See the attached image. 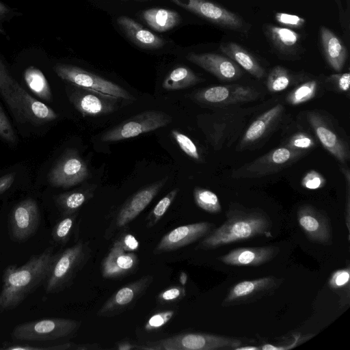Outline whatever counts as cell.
<instances>
[{"label": "cell", "mask_w": 350, "mask_h": 350, "mask_svg": "<svg viewBox=\"0 0 350 350\" xmlns=\"http://www.w3.org/2000/svg\"><path fill=\"white\" fill-rule=\"evenodd\" d=\"M272 227L270 217L262 209L232 203L226 212L224 222L204 237L196 249L213 250L258 237H272Z\"/></svg>", "instance_id": "1"}, {"label": "cell", "mask_w": 350, "mask_h": 350, "mask_svg": "<svg viewBox=\"0 0 350 350\" xmlns=\"http://www.w3.org/2000/svg\"><path fill=\"white\" fill-rule=\"evenodd\" d=\"M57 253L48 247L32 255L23 265L8 266L3 271L0 292V312L12 310L45 282Z\"/></svg>", "instance_id": "2"}, {"label": "cell", "mask_w": 350, "mask_h": 350, "mask_svg": "<svg viewBox=\"0 0 350 350\" xmlns=\"http://www.w3.org/2000/svg\"><path fill=\"white\" fill-rule=\"evenodd\" d=\"M0 92L18 121L41 124L55 120L57 114L22 88L0 59Z\"/></svg>", "instance_id": "3"}, {"label": "cell", "mask_w": 350, "mask_h": 350, "mask_svg": "<svg viewBox=\"0 0 350 350\" xmlns=\"http://www.w3.org/2000/svg\"><path fill=\"white\" fill-rule=\"evenodd\" d=\"M259 106L241 107L237 105L219 107L209 116L205 131L208 141L215 150L230 146L246 126L247 120Z\"/></svg>", "instance_id": "4"}, {"label": "cell", "mask_w": 350, "mask_h": 350, "mask_svg": "<svg viewBox=\"0 0 350 350\" xmlns=\"http://www.w3.org/2000/svg\"><path fill=\"white\" fill-rule=\"evenodd\" d=\"M254 339L229 337L203 332H186L138 346L140 350H234Z\"/></svg>", "instance_id": "5"}, {"label": "cell", "mask_w": 350, "mask_h": 350, "mask_svg": "<svg viewBox=\"0 0 350 350\" xmlns=\"http://www.w3.org/2000/svg\"><path fill=\"white\" fill-rule=\"evenodd\" d=\"M91 253L89 241L83 240L57 253L45 281L46 292L57 293L71 286L77 274L90 258Z\"/></svg>", "instance_id": "6"}, {"label": "cell", "mask_w": 350, "mask_h": 350, "mask_svg": "<svg viewBox=\"0 0 350 350\" xmlns=\"http://www.w3.org/2000/svg\"><path fill=\"white\" fill-rule=\"evenodd\" d=\"M81 325V321L47 318L16 325L12 331V336L24 341L54 340L72 336Z\"/></svg>", "instance_id": "7"}, {"label": "cell", "mask_w": 350, "mask_h": 350, "mask_svg": "<svg viewBox=\"0 0 350 350\" xmlns=\"http://www.w3.org/2000/svg\"><path fill=\"white\" fill-rule=\"evenodd\" d=\"M307 152L278 147L234 170V178H254L277 173L306 155Z\"/></svg>", "instance_id": "8"}, {"label": "cell", "mask_w": 350, "mask_h": 350, "mask_svg": "<svg viewBox=\"0 0 350 350\" xmlns=\"http://www.w3.org/2000/svg\"><path fill=\"white\" fill-rule=\"evenodd\" d=\"M172 117L164 111L147 110L130 117L103 133L102 142H118L137 137L170 124Z\"/></svg>", "instance_id": "9"}, {"label": "cell", "mask_w": 350, "mask_h": 350, "mask_svg": "<svg viewBox=\"0 0 350 350\" xmlns=\"http://www.w3.org/2000/svg\"><path fill=\"white\" fill-rule=\"evenodd\" d=\"M306 118L324 148L340 165H347L350 159L349 143L332 120L319 110L308 111Z\"/></svg>", "instance_id": "10"}, {"label": "cell", "mask_w": 350, "mask_h": 350, "mask_svg": "<svg viewBox=\"0 0 350 350\" xmlns=\"http://www.w3.org/2000/svg\"><path fill=\"white\" fill-rule=\"evenodd\" d=\"M54 70L62 79L70 84L116 96L126 101L136 100L134 96L119 85L81 68L57 64Z\"/></svg>", "instance_id": "11"}, {"label": "cell", "mask_w": 350, "mask_h": 350, "mask_svg": "<svg viewBox=\"0 0 350 350\" xmlns=\"http://www.w3.org/2000/svg\"><path fill=\"white\" fill-rule=\"evenodd\" d=\"M168 179V176L164 177L133 193L116 214L105 230V238L110 239L116 232L122 230L140 215L164 187Z\"/></svg>", "instance_id": "12"}, {"label": "cell", "mask_w": 350, "mask_h": 350, "mask_svg": "<svg viewBox=\"0 0 350 350\" xmlns=\"http://www.w3.org/2000/svg\"><path fill=\"white\" fill-rule=\"evenodd\" d=\"M260 95V92L254 88L232 84L199 89L191 94V98L199 103L219 108L253 102Z\"/></svg>", "instance_id": "13"}, {"label": "cell", "mask_w": 350, "mask_h": 350, "mask_svg": "<svg viewBox=\"0 0 350 350\" xmlns=\"http://www.w3.org/2000/svg\"><path fill=\"white\" fill-rule=\"evenodd\" d=\"M282 282V278L273 275L239 282L229 289L221 306L232 307L258 301L273 295Z\"/></svg>", "instance_id": "14"}, {"label": "cell", "mask_w": 350, "mask_h": 350, "mask_svg": "<svg viewBox=\"0 0 350 350\" xmlns=\"http://www.w3.org/2000/svg\"><path fill=\"white\" fill-rule=\"evenodd\" d=\"M66 93L70 102L83 117L111 113L120 108L122 100L72 84L66 88Z\"/></svg>", "instance_id": "15"}, {"label": "cell", "mask_w": 350, "mask_h": 350, "mask_svg": "<svg viewBox=\"0 0 350 350\" xmlns=\"http://www.w3.org/2000/svg\"><path fill=\"white\" fill-rule=\"evenodd\" d=\"M153 280V276L148 274L125 284L104 303L98 310L97 316L113 317L133 308L151 286Z\"/></svg>", "instance_id": "16"}, {"label": "cell", "mask_w": 350, "mask_h": 350, "mask_svg": "<svg viewBox=\"0 0 350 350\" xmlns=\"http://www.w3.org/2000/svg\"><path fill=\"white\" fill-rule=\"evenodd\" d=\"M90 176L85 161L77 150H68L49 174V182L56 187L68 188L83 183Z\"/></svg>", "instance_id": "17"}, {"label": "cell", "mask_w": 350, "mask_h": 350, "mask_svg": "<svg viewBox=\"0 0 350 350\" xmlns=\"http://www.w3.org/2000/svg\"><path fill=\"white\" fill-rule=\"evenodd\" d=\"M208 21L221 27L234 30H246L245 23L237 14L208 0H170Z\"/></svg>", "instance_id": "18"}, {"label": "cell", "mask_w": 350, "mask_h": 350, "mask_svg": "<svg viewBox=\"0 0 350 350\" xmlns=\"http://www.w3.org/2000/svg\"><path fill=\"white\" fill-rule=\"evenodd\" d=\"M297 216L299 226L310 241L324 245H332V227L325 213L305 204L298 208Z\"/></svg>", "instance_id": "19"}, {"label": "cell", "mask_w": 350, "mask_h": 350, "mask_svg": "<svg viewBox=\"0 0 350 350\" xmlns=\"http://www.w3.org/2000/svg\"><path fill=\"white\" fill-rule=\"evenodd\" d=\"M215 228L213 223L200 221L174 228L161 239L152 253L157 255L184 247L203 239Z\"/></svg>", "instance_id": "20"}, {"label": "cell", "mask_w": 350, "mask_h": 350, "mask_svg": "<svg viewBox=\"0 0 350 350\" xmlns=\"http://www.w3.org/2000/svg\"><path fill=\"white\" fill-rule=\"evenodd\" d=\"M284 110V107L278 103L260 114L247 126L237 144L236 150L243 151L262 142L278 124Z\"/></svg>", "instance_id": "21"}, {"label": "cell", "mask_w": 350, "mask_h": 350, "mask_svg": "<svg viewBox=\"0 0 350 350\" xmlns=\"http://www.w3.org/2000/svg\"><path fill=\"white\" fill-rule=\"evenodd\" d=\"M40 223L39 207L37 202L31 198L18 203L10 213L11 234L18 241H23L30 238L36 232Z\"/></svg>", "instance_id": "22"}, {"label": "cell", "mask_w": 350, "mask_h": 350, "mask_svg": "<svg viewBox=\"0 0 350 350\" xmlns=\"http://www.w3.org/2000/svg\"><path fill=\"white\" fill-rule=\"evenodd\" d=\"M186 58L221 81H236L243 75V71L237 64L230 58L219 54L189 53Z\"/></svg>", "instance_id": "23"}, {"label": "cell", "mask_w": 350, "mask_h": 350, "mask_svg": "<svg viewBox=\"0 0 350 350\" xmlns=\"http://www.w3.org/2000/svg\"><path fill=\"white\" fill-rule=\"evenodd\" d=\"M138 264L137 256L126 252L118 238L101 262V275L107 279L120 278L133 273Z\"/></svg>", "instance_id": "24"}, {"label": "cell", "mask_w": 350, "mask_h": 350, "mask_svg": "<svg viewBox=\"0 0 350 350\" xmlns=\"http://www.w3.org/2000/svg\"><path fill=\"white\" fill-rule=\"evenodd\" d=\"M280 252L276 245L239 247L218 259L225 265L237 267H258L274 259Z\"/></svg>", "instance_id": "25"}, {"label": "cell", "mask_w": 350, "mask_h": 350, "mask_svg": "<svg viewBox=\"0 0 350 350\" xmlns=\"http://www.w3.org/2000/svg\"><path fill=\"white\" fill-rule=\"evenodd\" d=\"M117 23L125 35L136 45L148 49H157L165 44L164 40L126 16H121Z\"/></svg>", "instance_id": "26"}, {"label": "cell", "mask_w": 350, "mask_h": 350, "mask_svg": "<svg viewBox=\"0 0 350 350\" xmlns=\"http://www.w3.org/2000/svg\"><path fill=\"white\" fill-rule=\"evenodd\" d=\"M320 36L327 64L335 71L340 72L347 58L346 46L333 31L324 26L320 28Z\"/></svg>", "instance_id": "27"}, {"label": "cell", "mask_w": 350, "mask_h": 350, "mask_svg": "<svg viewBox=\"0 0 350 350\" xmlns=\"http://www.w3.org/2000/svg\"><path fill=\"white\" fill-rule=\"evenodd\" d=\"M220 51L254 77L260 79L265 77V70L258 61L245 49L237 43H222Z\"/></svg>", "instance_id": "28"}, {"label": "cell", "mask_w": 350, "mask_h": 350, "mask_svg": "<svg viewBox=\"0 0 350 350\" xmlns=\"http://www.w3.org/2000/svg\"><path fill=\"white\" fill-rule=\"evenodd\" d=\"M96 187V184H86L77 189L58 195L55 203L62 215L78 213L93 198Z\"/></svg>", "instance_id": "29"}, {"label": "cell", "mask_w": 350, "mask_h": 350, "mask_svg": "<svg viewBox=\"0 0 350 350\" xmlns=\"http://www.w3.org/2000/svg\"><path fill=\"white\" fill-rule=\"evenodd\" d=\"M265 32L269 40L279 52L284 55L295 54L300 42L299 34L288 27L267 25Z\"/></svg>", "instance_id": "30"}, {"label": "cell", "mask_w": 350, "mask_h": 350, "mask_svg": "<svg viewBox=\"0 0 350 350\" xmlns=\"http://www.w3.org/2000/svg\"><path fill=\"white\" fill-rule=\"evenodd\" d=\"M141 16L151 29L158 32L169 31L181 21L180 16L176 11L161 8L143 10Z\"/></svg>", "instance_id": "31"}, {"label": "cell", "mask_w": 350, "mask_h": 350, "mask_svg": "<svg viewBox=\"0 0 350 350\" xmlns=\"http://www.w3.org/2000/svg\"><path fill=\"white\" fill-rule=\"evenodd\" d=\"M204 81L191 69L180 66L172 70L164 79L162 87L168 91H175L193 86Z\"/></svg>", "instance_id": "32"}, {"label": "cell", "mask_w": 350, "mask_h": 350, "mask_svg": "<svg viewBox=\"0 0 350 350\" xmlns=\"http://www.w3.org/2000/svg\"><path fill=\"white\" fill-rule=\"evenodd\" d=\"M25 81L29 88L42 99L50 101L52 94L44 74L38 68L30 66L24 72Z\"/></svg>", "instance_id": "33"}, {"label": "cell", "mask_w": 350, "mask_h": 350, "mask_svg": "<svg viewBox=\"0 0 350 350\" xmlns=\"http://www.w3.org/2000/svg\"><path fill=\"white\" fill-rule=\"evenodd\" d=\"M77 215L78 213L64 215L54 225L51 231V237L55 243L65 245L68 242L74 230Z\"/></svg>", "instance_id": "34"}, {"label": "cell", "mask_w": 350, "mask_h": 350, "mask_svg": "<svg viewBox=\"0 0 350 350\" xmlns=\"http://www.w3.org/2000/svg\"><path fill=\"white\" fill-rule=\"evenodd\" d=\"M318 83L315 80L305 81L292 90L286 100L292 105H298L312 100L317 94Z\"/></svg>", "instance_id": "35"}, {"label": "cell", "mask_w": 350, "mask_h": 350, "mask_svg": "<svg viewBox=\"0 0 350 350\" xmlns=\"http://www.w3.org/2000/svg\"><path fill=\"white\" fill-rule=\"evenodd\" d=\"M193 198L196 205L207 213L217 214L221 211L217 196L207 189L196 187L193 189Z\"/></svg>", "instance_id": "36"}, {"label": "cell", "mask_w": 350, "mask_h": 350, "mask_svg": "<svg viewBox=\"0 0 350 350\" xmlns=\"http://www.w3.org/2000/svg\"><path fill=\"white\" fill-rule=\"evenodd\" d=\"M292 76L284 67L276 66L269 72L266 85L271 92H279L287 89L292 82Z\"/></svg>", "instance_id": "37"}, {"label": "cell", "mask_w": 350, "mask_h": 350, "mask_svg": "<svg viewBox=\"0 0 350 350\" xmlns=\"http://www.w3.org/2000/svg\"><path fill=\"white\" fill-rule=\"evenodd\" d=\"M179 192L178 188H175L163 196L146 217V227L150 228L156 226L163 218Z\"/></svg>", "instance_id": "38"}, {"label": "cell", "mask_w": 350, "mask_h": 350, "mask_svg": "<svg viewBox=\"0 0 350 350\" xmlns=\"http://www.w3.org/2000/svg\"><path fill=\"white\" fill-rule=\"evenodd\" d=\"M284 146L307 152L316 146V142L309 133L300 131L292 135L285 143Z\"/></svg>", "instance_id": "39"}, {"label": "cell", "mask_w": 350, "mask_h": 350, "mask_svg": "<svg viewBox=\"0 0 350 350\" xmlns=\"http://www.w3.org/2000/svg\"><path fill=\"white\" fill-rule=\"evenodd\" d=\"M171 135L180 148L191 159L200 161V155L194 142L186 135L177 130H172Z\"/></svg>", "instance_id": "40"}, {"label": "cell", "mask_w": 350, "mask_h": 350, "mask_svg": "<svg viewBox=\"0 0 350 350\" xmlns=\"http://www.w3.org/2000/svg\"><path fill=\"white\" fill-rule=\"evenodd\" d=\"M325 83L329 90L340 93L349 92L350 85L349 72L331 75L327 78Z\"/></svg>", "instance_id": "41"}, {"label": "cell", "mask_w": 350, "mask_h": 350, "mask_svg": "<svg viewBox=\"0 0 350 350\" xmlns=\"http://www.w3.org/2000/svg\"><path fill=\"white\" fill-rule=\"evenodd\" d=\"M186 295L184 286H172L160 292L157 301L162 304L174 303L181 300Z\"/></svg>", "instance_id": "42"}, {"label": "cell", "mask_w": 350, "mask_h": 350, "mask_svg": "<svg viewBox=\"0 0 350 350\" xmlns=\"http://www.w3.org/2000/svg\"><path fill=\"white\" fill-rule=\"evenodd\" d=\"M174 314L175 311L173 310L161 311L154 314L145 324V329L147 331H154L160 329L172 319Z\"/></svg>", "instance_id": "43"}, {"label": "cell", "mask_w": 350, "mask_h": 350, "mask_svg": "<svg viewBox=\"0 0 350 350\" xmlns=\"http://www.w3.org/2000/svg\"><path fill=\"white\" fill-rule=\"evenodd\" d=\"M326 183L325 178L319 172L311 170L308 171L303 177L301 185L303 187L315 190L323 188Z\"/></svg>", "instance_id": "44"}, {"label": "cell", "mask_w": 350, "mask_h": 350, "mask_svg": "<svg viewBox=\"0 0 350 350\" xmlns=\"http://www.w3.org/2000/svg\"><path fill=\"white\" fill-rule=\"evenodd\" d=\"M76 345L72 342H66L49 347H37L27 344L12 345L3 349L7 350H68L75 349Z\"/></svg>", "instance_id": "45"}, {"label": "cell", "mask_w": 350, "mask_h": 350, "mask_svg": "<svg viewBox=\"0 0 350 350\" xmlns=\"http://www.w3.org/2000/svg\"><path fill=\"white\" fill-rule=\"evenodd\" d=\"M349 268L338 269L333 273L329 280V286L334 290L349 286Z\"/></svg>", "instance_id": "46"}, {"label": "cell", "mask_w": 350, "mask_h": 350, "mask_svg": "<svg viewBox=\"0 0 350 350\" xmlns=\"http://www.w3.org/2000/svg\"><path fill=\"white\" fill-rule=\"evenodd\" d=\"M275 20L281 25L288 28H300L306 23L302 17L297 15L283 12H278L275 15Z\"/></svg>", "instance_id": "47"}, {"label": "cell", "mask_w": 350, "mask_h": 350, "mask_svg": "<svg viewBox=\"0 0 350 350\" xmlns=\"http://www.w3.org/2000/svg\"><path fill=\"white\" fill-rule=\"evenodd\" d=\"M0 137L10 143L16 142V136L8 119L0 107Z\"/></svg>", "instance_id": "48"}, {"label": "cell", "mask_w": 350, "mask_h": 350, "mask_svg": "<svg viewBox=\"0 0 350 350\" xmlns=\"http://www.w3.org/2000/svg\"><path fill=\"white\" fill-rule=\"evenodd\" d=\"M118 238L126 252H135L139 249V241L133 234L129 232L123 233Z\"/></svg>", "instance_id": "49"}, {"label": "cell", "mask_w": 350, "mask_h": 350, "mask_svg": "<svg viewBox=\"0 0 350 350\" xmlns=\"http://www.w3.org/2000/svg\"><path fill=\"white\" fill-rule=\"evenodd\" d=\"M15 175L8 173L0 177V194L7 191L13 184Z\"/></svg>", "instance_id": "50"}, {"label": "cell", "mask_w": 350, "mask_h": 350, "mask_svg": "<svg viewBox=\"0 0 350 350\" xmlns=\"http://www.w3.org/2000/svg\"><path fill=\"white\" fill-rule=\"evenodd\" d=\"M115 348L118 350L138 349V345L128 340H122L116 345Z\"/></svg>", "instance_id": "51"}, {"label": "cell", "mask_w": 350, "mask_h": 350, "mask_svg": "<svg viewBox=\"0 0 350 350\" xmlns=\"http://www.w3.org/2000/svg\"><path fill=\"white\" fill-rule=\"evenodd\" d=\"M101 347L98 344L96 343H88L76 345L75 350H95L100 349Z\"/></svg>", "instance_id": "52"}, {"label": "cell", "mask_w": 350, "mask_h": 350, "mask_svg": "<svg viewBox=\"0 0 350 350\" xmlns=\"http://www.w3.org/2000/svg\"><path fill=\"white\" fill-rule=\"evenodd\" d=\"M10 12L9 9L0 2V21L2 20ZM1 31L0 28V31Z\"/></svg>", "instance_id": "53"}, {"label": "cell", "mask_w": 350, "mask_h": 350, "mask_svg": "<svg viewBox=\"0 0 350 350\" xmlns=\"http://www.w3.org/2000/svg\"><path fill=\"white\" fill-rule=\"evenodd\" d=\"M234 350H260V348L256 346H252L250 344L247 345L246 346L245 345L239 346L238 347H236Z\"/></svg>", "instance_id": "54"}, {"label": "cell", "mask_w": 350, "mask_h": 350, "mask_svg": "<svg viewBox=\"0 0 350 350\" xmlns=\"http://www.w3.org/2000/svg\"><path fill=\"white\" fill-rule=\"evenodd\" d=\"M188 276L185 271H181L179 275V282L182 286H185L187 282Z\"/></svg>", "instance_id": "55"}, {"label": "cell", "mask_w": 350, "mask_h": 350, "mask_svg": "<svg viewBox=\"0 0 350 350\" xmlns=\"http://www.w3.org/2000/svg\"><path fill=\"white\" fill-rule=\"evenodd\" d=\"M134 1H140V2H147V1H150L152 0H134Z\"/></svg>", "instance_id": "56"}]
</instances>
